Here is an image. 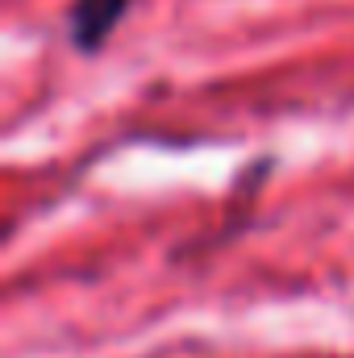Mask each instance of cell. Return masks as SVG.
Instances as JSON below:
<instances>
[{
	"label": "cell",
	"mask_w": 354,
	"mask_h": 358,
	"mask_svg": "<svg viewBox=\"0 0 354 358\" xmlns=\"http://www.w3.org/2000/svg\"><path fill=\"white\" fill-rule=\"evenodd\" d=\"M134 0H71V13H67V38L80 55H96L113 29L121 25V17L129 13Z\"/></svg>",
	"instance_id": "6da1fadb"
}]
</instances>
